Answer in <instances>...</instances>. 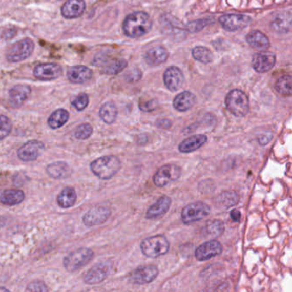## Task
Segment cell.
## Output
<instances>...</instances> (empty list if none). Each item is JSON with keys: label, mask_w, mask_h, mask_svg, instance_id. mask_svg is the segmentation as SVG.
I'll use <instances>...</instances> for the list:
<instances>
[{"label": "cell", "mask_w": 292, "mask_h": 292, "mask_svg": "<svg viewBox=\"0 0 292 292\" xmlns=\"http://www.w3.org/2000/svg\"><path fill=\"white\" fill-rule=\"evenodd\" d=\"M230 216L232 218V220L235 222H239L241 219V212L238 209H233L230 213Z\"/></svg>", "instance_id": "obj_46"}, {"label": "cell", "mask_w": 292, "mask_h": 292, "mask_svg": "<svg viewBox=\"0 0 292 292\" xmlns=\"http://www.w3.org/2000/svg\"><path fill=\"white\" fill-rule=\"evenodd\" d=\"M275 89L280 95L289 97L292 93V78L290 76H284L276 81Z\"/></svg>", "instance_id": "obj_33"}, {"label": "cell", "mask_w": 292, "mask_h": 292, "mask_svg": "<svg viewBox=\"0 0 292 292\" xmlns=\"http://www.w3.org/2000/svg\"><path fill=\"white\" fill-rule=\"evenodd\" d=\"M31 94L30 87L27 85H16L10 90V102L15 108H18L29 99Z\"/></svg>", "instance_id": "obj_22"}, {"label": "cell", "mask_w": 292, "mask_h": 292, "mask_svg": "<svg viewBox=\"0 0 292 292\" xmlns=\"http://www.w3.org/2000/svg\"><path fill=\"white\" fill-rule=\"evenodd\" d=\"M9 291V289H6V288H0V291Z\"/></svg>", "instance_id": "obj_48"}, {"label": "cell", "mask_w": 292, "mask_h": 292, "mask_svg": "<svg viewBox=\"0 0 292 292\" xmlns=\"http://www.w3.org/2000/svg\"><path fill=\"white\" fill-rule=\"evenodd\" d=\"M67 76L73 84H84L92 78L93 71L87 66H73L69 70Z\"/></svg>", "instance_id": "obj_23"}, {"label": "cell", "mask_w": 292, "mask_h": 292, "mask_svg": "<svg viewBox=\"0 0 292 292\" xmlns=\"http://www.w3.org/2000/svg\"><path fill=\"white\" fill-rule=\"evenodd\" d=\"M127 66H128L127 61L123 59H115L107 64V66H105L103 71L107 75H116L124 70Z\"/></svg>", "instance_id": "obj_37"}, {"label": "cell", "mask_w": 292, "mask_h": 292, "mask_svg": "<svg viewBox=\"0 0 292 292\" xmlns=\"http://www.w3.org/2000/svg\"><path fill=\"white\" fill-rule=\"evenodd\" d=\"M181 174H182V170L177 164H164L154 174V184L159 188H163L167 184L179 179Z\"/></svg>", "instance_id": "obj_8"}, {"label": "cell", "mask_w": 292, "mask_h": 292, "mask_svg": "<svg viewBox=\"0 0 292 292\" xmlns=\"http://www.w3.org/2000/svg\"><path fill=\"white\" fill-rule=\"evenodd\" d=\"M25 198V194L21 190H7L0 196L1 203L6 206H15L21 203Z\"/></svg>", "instance_id": "obj_28"}, {"label": "cell", "mask_w": 292, "mask_h": 292, "mask_svg": "<svg viewBox=\"0 0 292 292\" xmlns=\"http://www.w3.org/2000/svg\"><path fill=\"white\" fill-rule=\"evenodd\" d=\"M192 55L196 60L202 64L212 63L214 60V54L207 47H196L192 51Z\"/></svg>", "instance_id": "obj_34"}, {"label": "cell", "mask_w": 292, "mask_h": 292, "mask_svg": "<svg viewBox=\"0 0 292 292\" xmlns=\"http://www.w3.org/2000/svg\"><path fill=\"white\" fill-rule=\"evenodd\" d=\"M26 290L27 291H48V288L44 282L37 280L30 283L27 287Z\"/></svg>", "instance_id": "obj_42"}, {"label": "cell", "mask_w": 292, "mask_h": 292, "mask_svg": "<svg viewBox=\"0 0 292 292\" xmlns=\"http://www.w3.org/2000/svg\"><path fill=\"white\" fill-rule=\"evenodd\" d=\"M169 57V52L161 46H155L147 51L145 61L150 66H157L164 63Z\"/></svg>", "instance_id": "obj_19"}, {"label": "cell", "mask_w": 292, "mask_h": 292, "mask_svg": "<svg viewBox=\"0 0 292 292\" xmlns=\"http://www.w3.org/2000/svg\"><path fill=\"white\" fill-rule=\"evenodd\" d=\"M219 201L223 206L230 207L237 205L239 202V196L235 191H224L220 194Z\"/></svg>", "instance_id": "obj_36"}, {"label": "cell", "mask_w": 292, "mask_h": 292, "mask_svg": "<svg viewBox=\"0 0 292 292\" xmlns=\"http://www.w3.org/2000/svg\"><path fill=\"white\" fill-rule=\"evenodd\" d=\"M86 8L84 0H67L61 10L66 18L73 19L81 16Z\"/></svg>", "instance_id": "obj_21"}, {"label": "cell", "mask_w": 292, "mask_h": 292, "mask_svg": "<svg viewBox=\"0 0 292 292\" xmlns=\"http://www.w3.org/2000/svg\"><path fill=\"white\" fill-rule=\"evenodd\" d=\"M171 126H172V123H171L170 120H167V119L159 121L158 123H157V126L159 127V128L169 129Z\"/></svg>", "instance_id": "obj_47"}, {"label": "cell", "mask_w": 292, "mask_h": 292, "mask_svg": "<svg viewBox=\"0 0 292 292\" xmlns=\"http://www.w3.org/2000/svg\"><path fill=\"white\" fill-rule=\"evenodd\" d=\"M89 102V96L86 94H79L78 96L72 101V106L77 111H84L88 107Z\"/></svg>", "instance_id": "obj_40"}, {"label": "cell", "mask_w": 292, "mask_h": 292, "mask_svg": "<svg viewBox=\"0 0 292 292\" xmlns=\"http://www.w3.org/2000/svg\"><path fill=\"white\" fill-rule=\"evenodd\" d=\"M222 249L221 243L218 241H208L196 248L195 256L198 261H207L209 259L219 256L222 253Z\"/></svg>", "instance_id": "obj_16"}, {"label": "cell", "mask_w": 292, "mask_h": 292, "mask_svg": "<svg viewBox=\"0 0 292 292\" xmlns=\"http://www.w3.org/2000/svg\"><path fill=\"white\" fill-rule=\"evenodd\" d=\"M207 137L205 135H195L185 139L179 144L178 149L181 153L189 154L196 151L206 143Z\"/></svg>", "instance_id": "obj_26"}, {"label": "cell", "mask_w": 292, "mask_h": 292, "mask_svg": "<svg viewBox=\"0 0 292 292\" xmlns=\"http://www.w3.org/2000/svg\"><path fill=\"white\" fill-rule=\"evenodd\" d=\"M210 214L208 205L201 201L189 204L183 207L181 213L182 221L185 224H191L200 221Z\"/></svg>", "instance_id": "obj_7"}, {"label": "cell", "mask_w": 292, "mask_h": 292, "mask_svg": "<svg viewBox=\"0 0 292 292\" xmlns=\"http://www.w3.org/2000/svg\"><path fill=\"white\" fill-rule=\"evenodd\" d=\"M227 109L236 117H244L249 111V101L245 93L239 89H233L229 92L225 98Z\"/></svg>", "instance_id": "obj_3"}, {"label": "cell", "mask_w": 292, "mask_h": 292, "mask_svg": "<svg viewBox=\"0 0 292 292\" xmlns=\"http://www.w3.org/2000/svg\"><path fill=\"white\" fill-rule=\"evenodd\" d=\"M169 242L162 235L154 236L144 239L141 243L142 253L149 258H158L169 251Z\"/></svg>", "instance_id": "obj_4"}, {"label": "cell", "mask_w": 292, "mask_h": 292, "mask_svg": "<svg viewBox=\"0 0 292 292\" xmlns=\"http://www.w3.org/2000/svg\"><path fill=\"white\" fill-rule=\"evenodd\" d=\"M219 24L227 31H236L238 29H244L251 23V18L246 15L241 14H231L220 16Z\"/></svg>", "instance_id": "obj_11"}, {"label": "cell", "mask_w": 292, "mask_h": 292, "mask_svg": "<svg viewBox=\"0 0 292 292\" xmlns=\"http://www.w3.org/2000/svg\"><path fill=\"white\" fill-rule=\"evenodd\" d=\"M160 23L164 34H168V36L173 37L175 39H182L183 35L186 34L187 30L185 27L173 16L170 15L163 16Z\"/></svg>", "instance_id": "obj_12"}, {"label": "cell", "mask_w": 292, "mask_h": 292, "mask_svg": "<svg viewBox=\"0 0 292 292\" xmlns=\"http://www.w3.org/2000/svg\"><path fill=\"white\" fill-rule=\"evenodd\" d=\"M94 251L88 248H80L69 254L64 260V266L71 273L86 266L94 258Z\"/></svg>", "instance_id": "obj_5"}, {"label": "cell", "mask_w": 292, "mask_h": 292, "mask_svg": "<svg viewBox=\"0 0 292 292\" xmlns=\"http://www.w3.org/2000/svg\"><path fill=\"white\" fill-rule=\"evenodd\" d=\"M156 107L157 102L155 100H150L145 104L140 105V109L142 110L143 112H151L153 110L155 109Z\"/></svg>", "instance_id": "obj_45"}, {"label": "cell", "mask_w": 292, "mask_h": 292, "mask_svg": "<svg viewBox=\"0 0 292 292\" xmlns=\"http://www.w3.org/2000/svg\"><path fill=\"white\" fill-rule=\"evenodd\" d=\"M118 116V109L112 102L105 103L99 110V117L107 124H112L116 121Z\"/></svg>", "instance_id": "obj_32"}, {"label": "cell", "mask_w": 292, "mask_h": 292, "mask_svg": "<svg viewBox=\"0 0 292 292\" xmlns=\"http://www.w3.org/2000/svg\"><path fill=\"white\" fill-rule=\"evenodd\" d=\"M291 26V16L286 12L280 13L271 22V28L277 33L284 34L289 31Z\"/></svg>", "instance_id": "obj_29"}, {"label": "cell", "mask_w": 292, "mask_h": 292, "mask_svg": "<svg viewBox=\"0 0 292 292\" xmlns=\"http://www.w3.org/2000/svg\"><path fill=\"white\" fill-rule=\"evenodd\" d=\"M206 24H207V22L205 21V20L192 22L191 24H189L187 26H185L186 30L190 33H196V32H199L203 29L204 27H206Z\"/></svg>", "instance_id": "obj_41"}, {"label": "cell", "mask_w": 292, "mask_h": 292, "mask_svg": "<svg viewBox=\"0 0 292 292\" xmlns=\"http://www.w3.org/2000/svg\"><path fill=\"white\" fill-rule=\"evenodd\" d=\"M12 131L11 119L5 115L0 114V141L6 138Z\"/></svg>", "instance_id": "obj_38"}, {"label": "cell", "mask_w": 292, "mask_h": 292, "mask_svg": "<svg viewBox=\"0 0 292 292\" xmlns=\"http://www.w3.org/2000/svg\"><path fill=\"white\" fill-rule=\"evenodd\" d=\"M164 82L167 89L176 92L183 87L184 76L180 69L172 66L167 69L164 73Z\"/></svg>", "instance_id": "obj_17"}, {"label": "cell", "mask_w": 292, "mask_h": 292, "mask_svg": "<svg viewBox=\"0 0 292 292\" xmlns=\"http://www.w3.org/2000/svg\"><path fill=\"white\" fill-rule=\"evenodd\" d=\"M120 168V159L114 155L100 157L90 164L92 172L102 180H108L113 178Z\"/></svg>", "instance_id": "obj_2"}, {"label": "cell", "mask_w": 292, "mask_h": 292, "mask_svg": "<svg viewBox=\"0 0 292 292\" xmlns=\"http://www.w3.org/2000/svg\"><path fill=\"white\" fill-rule=\"evenodd\" d=\"M47 174L54 179H65L72 173L71 168L66 162H53L47 167Z\"/></svg>", "instance_id": "obj_24"}, {"label": "cell", "mask_w": 292, "mask_h": 292, "mask_svg": "<svg viewBox=\"0 0 292 292\" xmlns=\"http://www.w3.org/2000/svg\"><path fill=\"white\" fill-rule=\"evenodd\" d=\"M70 114L66 109H57L48 118V126L53 130L59 129L68 122Z\"/></svg>", "instance_id": "obj_31"}, {"label": "cell", "mask_w": 292, "mask_h": 292, "mask_svg": "<svg viewBox=\"0 0 292 292\" xmlns=\"http://www.w3.org/2000/svg\"><path fill=\"white\" fill-rule=\"evenodd\" d=\"M62 74H63V69L57 64H40L34 70V76L42 81L54 80L60 77Z\"/></svg>", "instance_id": "obj_13"}, {"label": "cell", "mask_w": 292, "mask_h": 292, "mask_svg": "<svg viewBox=\"0 0 292 292\" xmlns=\"http://www.w3.org/2000/svg\"><path fill=\"white\" fill-rule=\"evenodd\" d=\"M109 271V265L106 263L97 264L87 273L84 277V281L88 284H99L107 279Z\"/></svg>", "instance_id": "obj_18"}, {"label": "cell", "mask_w": 292, "mask_h": 292, "mask_svg": "<svg viewBox=\"0 0 292 292\" xmlns=\"http://www.w3.org/2000/svg\"><path fill=\"white\" fill-rule=\"evenodd\" d=\"M141 71H139L138 69H134L133 71H131V74H129L128 77H127V81H131V82H135L140 80L141 77Z\"/></svg>", "instance_id": "obj_44"}, {"label": "cell", "mask_w": 292, "mask_h": 292, "mask_svg": "<svg viewBox=\"0 0 292 292\" xmlns=\"http://www.w3.org/2000/svg\"><path fill=\"white\" fill-rule=\"evenodd\" d=\"M77 196L76 192L72 187H66L57 196V204L63 208H69L76 203Z\"/></svg>", "instance_id": "obj_30"}, {"label": "cell", "mask_w": 292, "mask_h": 292, "mask_svg": "<svg viewBox=\"0 0 292 292\" xmlns=\"http://www.w3.org/2000/svg\"><path fill=\"white\" fill-rule=\"evenodd\" d=\"M34 49V44L30 39H22L12 45L6 52V59L11 63H18L30 57Z\"/></svg>", "instance_id": "obj_6"}, {"label": "cell", "mask_w": 292, "mask_h": 292, "mask_svg": "<svg viewBox=\"0 0 292 292\" xmlns=\"http://www.w3.org/2000/svg\"><path fill=\"white\" fill-rule=\"evenodd\" d=\"M171 204H172V199L170 198L169 196H160L158 201L148 209L146 214L147 219H155L163 216L169 210Z\"/></svg>", "instance_id": "obj_20"}, {"label": "cell", "mask_w": 292, "mask_h": 292, "mask_svg": "<svg viewBox=\"0 0 292 292\" xmlns=\"http://www.w3.org/2000/svg\"><path fill=\"white\" fill-rule=\"evenodd\" d=\"M111 216V210L107 206H95L89 212H87L82 221L87 226H94L104 224Z\"/></svg>", "instance_id": "obj_14"}, {"label": "cell", "mask_w": 292, "mask_h": 292, "mask_svg": "<svg viewBox=\"0 0 292 292\" xmlns=\"http://www.w3.org/2000/svg\"><path fill=\"white\" fill-rule=\"evenodd\" d=\"M276 63V57L274 53L261 52L254 55L252 66L259 73H265L274 68Z\"/></svg>", "instance_id": "obj_15"}, {"label": "cell", "mask_w": 292, "mask_h": 292, "mask_svg": "<svg viewBox=\"0 0 292 292\" xmlns=\"http://www.w3.org/2000/svg\"><path fill=\"white\" fill-rule=\"evenodd\" d=\"M196 101V96L191 92H182L173 100V107L178 112H187L193 107Z\"/></svg>", "instance_id": "obj_27"}, {"label": "cell", "mask_w": 292, "mask_h": 292, "mask_svg": "<svg viewBox=\"0 0 292 292\" xmlns=\"http://www.w3.org/2000/svg\"><path fill=\"white\" fill-rule=\"evenodd\" d=\"M159 274V269L154 265L139 266L134 270L130 275V281L132 284H149L156 279Z\"/></svg>", "instance_id": "obj_9"}, {"label": "cell", "mask_w": 292, "mask_h": 292, "mask_svg": "<svg viewBox=\"0 0 292 292\" xmlns=\"http://www.w3.org/2000/svg\"><path fill=\"white\" fill-rule=\"evenodd\" d=\"M151 28V18L143 11H137L129 15L123 24V33L130 38L143 36L149 33Z\"/></svg>", "instance_id": "obj_1"}, {"label": "cell", "mask_w": 292, "mask_h": 292, "mask_svg": "<svg viewBox=\"0 0 292 292\" xmlns=\"http://www.w3.org/2000/svg\"><path fill=\"white\" fill-rule=\"evenodd\" d=\"M246 40L251 47L261 52H264L270 47L268 38L266 37V34L258 30H254L248 33L246 37Z\"/></svg>", "instance_id": "obj_25"}, {"label": "cell", "mask_w": 292, "mask_h": 292, "mask_svg": "<svg viewBox=\"0 0 292 292\" xmlns=\"http://www.w3.org/2000/svg\"><path fill=\"white\" fill-rule=\"evenodd\" d=\"M224 232V222L220 219H213L206 223V232L212 238H218Z\"/></svg>", "instance_id": "obj_35"}, {"label": "cell", "mask_w": 292, "mask_h": 292, "mask_svg": "<svg viewBox=\"0 0 292 292\" xmlns=\"http://www.w3.org/2000/svg\"><path fill=\"white\" fill-rule=\"evenodd\" d=\"M272 139H273V135H272V133L261 134V135H260V136L257 137L259 144L261 145V146L267 145V144L271 141Z\"/></svg>", "instance_id": "obj_43"}, {"label": "cell", "mask_w": 292, "mask_h": 292, "mask_svg": "<svg viewBox=\"0 0 292 292\" xmlns=\"http://www.w3.org/2000/svg\"><path fill=\"white\" fill-rule=\"evenodd\" d=\"M45 145L39 141H29L18 149L17 156L22 161H34L44 152Z\"/></svg>", "instance_id": "obj_10"}, {"label": "cell", "mask_w": 292, "mask_h": 292, "mask_svg": "<svg viewBox=\"0 0 292 292\" xmlns=\"http://www.w3.org/2000/svg\"><path fill=\"white\" fill-rule=\"evenodd\" d=\"M93 127L89 123H81L75 131V137L78 140H86L93 134Z\"/></svg>", "instance_id": "obj_39"}]
</instances>
